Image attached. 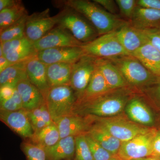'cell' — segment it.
Segmentation results:
<instances>
[{"instance_id": "obj_1", "label": "cell", "mask_w": 160, "mask_h": 160, "mask_svg": "<svg viewBox=\"0 0 160 160\" xmlns=\"http://www.w3.org/2000/svg\"><path fill=\"white\" fill-rule=\"evenodd\" d=\"M66 8L73 9L90 22L99 35L115 31L129 22L109 13L94 2L87 0L62 1Z\"/></svg>"}, {"instance_id": "obj_2", "label": "cell", "mask_w": 160, "mask_h": 160, "mask_svg": "<svg viewBox=\"0 0 160 160\" xmlns=\"http://www.w3.org/2000/svg\"><path fill=\"white\" fill-rule=\"evenodd\" d=\"M130 91L129 88L111 90L78 106L74 113L99 118L117 116L125 109L131 99Z\"/></svg>"}, {"instance_id": "obj_3", "label": "cell", "mask_w": 160, "mask_h": 160, "mask_svg": "<svg viewBox=\"0 0 160 160\" xmlns=\"http://www.w3.org/2000/svg\"><path fill=\"white\" fill-rule=\"evenodd\" d=\"M117 67L130 87L149 88L160 81V77L147 69L132 55L108 59Z\"/></svg>"}, {"instance_id": "obj_4", "label": "cell", "mask_w": 160, "mask_h": 160, "mask_svg": "<svg viewBox=\"0 0 160 160\" xmlns=\"http://www.w3.org/2000/svg\"><path fill=\"white\" fill-rule=\"evenodd\" d=\"M78 98L69 85L50 88L45 98L46 106L52 121L74 113Z\"/></svg>"}, {"instance_id": "obj_5", "label": "cell", "mask_w": 160, "mask_h": 160, "mask_svg": "<svg viewBox=\"0 0 160 160\" xmlns=\"http://www.w3.org/2000/svg\"><path fill=\"white\" fill-rule=\"evenodd\" d=\"M57 16V26L68 30L81 42L89 43L99 36L90 22L73 9L65 8Z\"/></svg>"}, {"instance_id": "obj_6", "label": "cell", "mask_w": 160, "mask_h": 160, "mask_svg": "<svg viewBox=\"0 0 160 160\" xmlns=\"http://www.w3.org/2000/svg\"><path fill=\"white\" fill-rule=\"evenodd\" d=\"M90 117L93 122L102 126L122 142L140 135L146 134L155 128L141 126L132 122L129 118L120 115L108 118Z\"/></svg>"}, {"instance_id": "obj_7", "label": "cell", "mask_w": 160, "mask_h": 160, "mask_svg": "<svg viewBox=\"0 0 160 160\" xmlns=\"http://www.w3.org/2000/svg\"><path fill=\"white\" fill-rule=\"evenodd\" d=\"M85 55L99 58H111L130 55L120 42L116 31L99 36L93 41L82 46Z\"/></svg>"}, {"instance_id": "obj_8", "label": "cell", "mask_w": 160, "mask_h": 160, "mask_svg": "<svg viewBox=\"0 0 160 160\" xmlns=\"http://www.w3.org/2000/svg\"><path fill=\"white\" fill-rule=\"evenodd\" d=\"M157 128L122 144L118 155L123 160L138 159L151 156L152 143Z\"/></svg>"}, {"instance_id": "obj_9", "label": "cell", "mask_w": 160, "mask_h": 160, "mask_svg": "<svg viewBox=\"0 0 160 160\" xmlns=\"http://www.w3.org/2000/svg\"><path fill=\"white\" fill-rule=\"evenodd\" d=\"M97 58L90 56L84 55L72 64L69 86L74 90L78 99L85 91L97 68Z\"/></svg>"}, {"instance_id": "obj_10", "label": "cell", "mask_w": 160, "mask_h": 160, "mask_svg": "<svg viewBox=\"0 0 160 160\" xmlns=\"http://www.w3.org/2000/svg\"><path fill=\"white\" fill-rule=\"evenodd\" d=\"M58 20L57 15L50 16L49 9L28 15L25 29L26 38L32 42H37L57 25Z\"/></svg>"}, {"instance_id": "obj_11", "label": "cell", "mask_w": 160, "mask_h": 160, "mask_svg": "<svg viewBox=\"0 0 160 160\" xmlns=\"http://www.w3.org/2000/svg\"><path fill=\"white\" fill-rule=\"evenodd\" d=\"M33 44L37 52L57 47H81L85 44L77 40L68 30L58 26Z\"/></svg>"}, {"instance_id": "obj_12", "label": "cell", "mask_w": 160, "mask_h": 160, "mask_svg": "<svg viewBox=\"0 0 160 160\" xmlns=\"http://www.w3.org/2000/svg\"><path fill=\"white\" fill-rule=\"evenodd\" d=\"M0 47L4 56L13 64L29 60L36 56L38 53L33 42L26 37L1 43Z\"/></svg>"}, {"instance_id": "obj_13", "label": "cell", "mask_w": 160, "mask_h": 160, "mask_svg": "<svg viewBox=\"0 0 160 160\" xmlns=\"http://www.w3.org/2000/svg\"><path fill=\"white\" fill-rule=\"evenodd\" d=\"M125 111L129 119L139 125L147 127L156 128L160 120L149 106L138 97L132 98L127 103Z\"/></svg>"}, {"instance_id": "obj_14", "label": "cell", "mask_w": 160, "mask_h": 160, "mask_svg": "<svg viewBox=\"0 0 160 160\" xmlns=\"http://www.w3.org/2000/svg\"><path fill=\"white\" fill-rule=\"evenodd\" d=\"M85 52L81 47H62L45 49L38 52L37 58L47 65L55 63L73 64Z\"/></svg>"}, {"instance_id": "obj_15", "label": "cell", "mask_w": 160, "mask_h": 160, "mask_svg": "<svg viewBox=\"0 0 160 160\" xmlns=\"http://www.w3.org/2000/svg\"><path fill=\"white\" fill-rule=\"evenodd\" d=\"M84 118L73 113L60 118L55 123L59 131L60 138L76 137L88 133L93 123L90 116Z\"/></svg>"}, {"instance_id": "obj_16", "label": "cell", "mask_w": 160, "mask_h": 160, "mask_svg": "<svg viewBox=\"0 0 160 160\" xmlns=\"http://www.w3.org/2000/svg\"><path fill=\"white\" fill-rule=\"evenodd\" d=\"M0 120L12 131L20 136L29 138L33 134V129L27 115V110L0 111Z\"/></svg>"}, {"instance_id": "obj_17", "label": "cell", "mask_w": 160, "mask_h": 160, "mask_svg": "<svg viewBox=\"0 0 160 160\" xmlns=\"http://www.w3.org/2000/svg\"><path fill=\"white\" fill-rule=\"evenodd\" d=\"M116 34L120 42L130 55L149 42L142 32L132 27L129 22L117 30Z\"/></svg>"}, {"instance_id": "obj_18", "label": "cell", "mask_w": 160, "mask_h": 160, "mask_svg": "<svg viewBox=\"0 0 160 160\" xmlns=\"http://www.w3.org/2000/svg\"><path fill=\"white\" fill-rule=\"evenodd\" d=\"M25 64L28 79L39 89L45 98L51 88L47 79V65L36 56L26 60Z\"/></svg>"}, {"instance_id": "obj_19", "label": "cell", "mask_w": 160, "mask_h": 160, "mask_svg": "<svg viewBox=\"0 0 160 160\" xmlns=\"http://www.w3.org/2000/svg\"><path fill=\"white\" fill-rule=\"evenodd\" d=\"M16 88L22 98L23 109L31 111L46 103L42 93L28 78L20 81Z\"/></svg>"}, {"instance_id": "obj_20", "label": "cell", "mask_w": 160, "mask_h": 160, "mask_svg": "<svg viewBox=\"0 0 160 160\" xmlns=\"http://www.w3.org/2000/svg\"><path fill=\"white\" fill-rule=\"evenodd\" d=\"M97 64L98 69L111 90L130 88L122 74L110 60L98 58Z\"/></svg>"}, {"instance_id": "obj_21", "label": "cell", "mask_w": 160, "mask_h": 160, "mask_svg": "<svg viewBox=\"0 0 160 160\" xmlns=\"http://www.w3.org/2000/svg\"><path fill=\"white\" fill-rule=\"evenodd\" d=\"M111 90H112L109 89L106 80L97 67L88 86L82 96L78 99L76 108Z\"/></svg>"}, {"instance_id": "obj_22", "label": "cell", "mask_w": 160, "mask_h": 160, "mask_svg": "<svg viewBox=\"0 0 160 160\" xmlns=\"http://www.w3.org/2000/svg\"><path fill=\"white\" fill-rule=\"evenodd\" d=\"M129 23L140 30L160 27V10L138 6Z\"/></svg>"}, {"instance_id": "obj_23", "label": "cell", "mask_w": 160, "mask_h": 160, "mask_svg": "<svg viewBox=\"0 0 160 160\" xmlns=\"http://www.w3.org/2000/svg\"><path fill=\"white\" fill-rule=\"evenodd\" d=\"M87 134L113 155H118L122 142L118 139L102 126L95 123Z\"/></svg>"}, {"instance_id": "obj_24", "label": "cell", "mask_w": 160, "mask_h": 160, "mask_svg": "<svg viewBox=\"0 0 160 160\" xmlns=\"http://www.w3.org/2000/svg\"><path fill=\"white\" fill-rule=\"evenodd\" d=\"M44 149L47 160H71L75 153V137L61 138L54 146Z\"/></svg>"}, {"instance_id": "obj_25", "label": "cell", "mask_w": 160, "mask_h": 160, "mask_svg": "<svg viewBox=\"0 0 160 160\" xmlns=\"http://www.w3.org/2000/svg\"><path fill=\"white\" fill-rule=\"evenodd\" d=\"M136 58L153 74L160 77V52L149 42L135 52Z\"/></svg>"}, {"instance_id": "obj_26", "label": "cell", "mask_w": 160, "mask_h": 160, "mask_svg": "<svg viewBox=\"0 0 160 160\" xmlns=\"http://www.w3.org/2000/svg\"><path fill=\"white\" fill-rule=\"evenodd\" d=\"M72 64L55 63L47 66V77L50 88L69 85L72 71Z\"/></svg>"}, {"instance_id": "obj_27", "label": "cell", "mask_w": 160, "mask_h": 160, "mask_svg": "<svg viewBox=\"0 0 160 160\" xmlns=\"http://www.w3.org/2000/svg\"><path fill=\"white\" fill-rule=\"evenodd\" d=\"M60 134L55 123L34 132L29 142L44 149L54 146L59 141Z\"/></svg>"}, {"instance_id": "obj_28", "label": "cell", "mask_w": 160, "mask_h": 160, "mask_svg": "<svg viewBox=\"0 0 160 160\" xmlns=\"http://www.w3.org/2000/svg\"><path fill=\"white\" fill-rule=\"evenodd\" d=\"M26 61L14 63L0 72V86L7 85L16 86L20 81L28 78Z\"/></svg>"}, {"instance_id": "obj_29", "label": "cell", "mask_w": 160, "mask_h": 160, "mask_svg": "<svg viewBox=\"0 0 160 160\" xmlns=\"http://www.w3.org/2000/svg\"><path fill=\"white\" fill-rule=\"evenodd\" d=\"M27 12L22 2L16 6L0 11V30L17 22L27 15Z\"/></svg>"}, {"instance_id": "obj_30", "label": "cell", "mask_w": 160, "mask_h": 160, "mask_svg": "<svg viewBox=\"0 0 160 160\" xmlns=\"http://www.w3.org/2000/svg\"><path fill=\"white\" fill-rule=\"evenodd\" d=\"M28 16H25L13 25L0 30L1 43L25 37L26 21Z\"/></svg>"}, {"instance_id": "obj_31", "label": "cell", "mask_w": 160, "mask_h": 160, "mask_svg": "<svg viewBox=\"0 0 160 160\" xmlns=\"http://www.w3.org/2000/svg\"><path fill=\"white\" fill-rule=\"evenodd\" d=\"M74 160H94L86 135L75 137V153Z\"/></svg>"}, {"instance_id": "obj_32", "label": "cell", "mask_w": 160, "mask_h": 160, "mask_svg": "<svg viewBox=\"0 0 160 160\" xmlns=\"http://www.w3.org/2000/svg\"><path fill=\"white\" fill-rule=\"evenodd\" d=\"M27 160H47L45 149L29 142H23L21 145Z\"/></svg>"}, {"instance_id": "obj_33", "label": "cell", "mask_w": 160, "mask_h": 160, "mask_svg": "<svg viewBox=\"0 0 160 160\" xmlns=\"http://www.w3.org/2000/svg\"><path fill=\"white\" fill-rule=\"evenodd\" d=\"M86 137L94 160H110L115 156L104 149L89 134H86Z\"/></svg>"}, {"instance_id": "obj_34", "label": "cell", "mask_w": 160, "mask_h": 160, "mask_svg": "<svg viewBox=\"0 0 160 160\" xmlns=\"http://www.w3.org/2000/svg\"><path fill=\"white\" fill-rule=\"evenodd\" d=\"M22 109H23L22 102L16 88L10 98L0 102V111H15Z\"/></svg>"}, {"instance_id": "obj_35", "label": "cell", "mask_w": 160, "mask_h": 160, "mask_svg": "<svg viewBox=\"0 0 160 160\" xmlns=\"http://www.w3.org/2000/svg\"><path fill=\"white\" fill-rule=\"evenodd\" d=\"M29 119H37L44 121L48 126L54 123L52 121L46 103L31 111H27Z\"/></svg>"}, {"instance_id": "obj_36", "label": "cell", "mask_w": 160, "mask_h": 160, "mask_svg": "<svg viewBox=\"0 0 160 160\" xmlns=\"http://www.w3.org/2000/svg\"><path fill=\"white\" fill-rule=\"evenodd\" d=\"M115 2L121 14L131 21L138 6L137 1L116 0Z\"/></svg>"}, {"instance_id": "obj_37", "label": "cell", "mask_w": 160, "mask_h": 160, "mask_svg": "<svg viewBox=\"0 0 160 160\" xmlns=\"http://www.w3.org/2000/svg\"><path fill=\"white\" fill-rule=\"evenodd\" d=\"M149 43L160 52V27L141 30Z\"/></svg>"}, {"instance_id": "obj_38", "label": "cell", "mask_w": 160, "mask_h": 160, "mask_svg": "<svg viewBox=\"0 0 160 160\" xmlns=\"http://www.w3.org/2000/svg\"><path fill=\"white\" fill-rule=\"evenodd\" d=\"M148 94L155 106L160 111V81L147 89Z\"/></svg>"}, {"instance_id": "obj_39", "label": "cell", "mask_w": 160, "mask_h": 160, "mask_svg": "<svg viewBox=\"0 0 160 160\" xmlns=\"http://www.w3.org/2000/svg\"><path fill=\"white\" fill-rule=\"evenodd\" d=\"M94 2L103 7L105 10L111 14L116 15L118 8L115 1L112 0H94Z\"/></svg>"}, {"instance_id": "obj_40", "label": "cell", "mask_w": 160, "mask_h": 160, "mask_svg": "<svg viewBox=\"0 0 160 160\" xmlns=\"http://www.w3.org/2000/svg\"><path fill=\"white\" fill-rule=\"evenodd\" d=\"M16 86L12 85H4L0 86V102L9 99L13 95Z\"/></svg>"}, {"instance_id": "obj_41", "label": "cell", "mask_w": 160, "mask_h": 160, "mask_svg": "<svg viewBox=\"0 0 160 160\" xmlns=\"http://www.w3.org/2000/svg\"><path fill=\"white\" fill-rule=\"evenodd\" d=\"M137 5L143 8L160 10V0H138Z\"/></svg>"}, {"instance_id": "obj_42", "label": "cell", "mask_w": 160, "mask_h": 160, "mask_svg": "<svg viewBox=\"0 0 160 160\" xmlns=\"http://www.w3.org/2000/svg\"><path fill=\"white\" fill-rule=\"evenodd\" d=\"M151 156L160 157V128L158 129L153 139Z\"/></svg>"}, {"instance_id": "obj_43", "label": "cell", "mask_w": 160, "mask_h": 160, "mask_svg": "<svg viewBox=\"0 0 160 160\" xmlns=\"http://www.w3.org/2000/svg\"><path fill=\"white\" fill-rule=\"evenodd\" d=\"M21 2L19 0H0V11L16 6Z\"/></svg>"}, {"instance_id": "obj_44", "label": "cell", "mask_w": 160, "mask_h": 160, "mask_svg": "<svg viewBox=\"0 0 160 160\" xmlns=\"http://www.w3.org/2000/svg\"><path fill=\"white\" fill-rule=\"evenodd\" d=\"M13 63L9 62L5 56L0 57V72L12 65Z\"/></svg>"}, {"instance_id": "obj_45", "label": "cell", "mask_w": 160, "mask_h": 160, "mask_svg": "<svg viewBox=\"0 0 160 160\" xmlns=\"http://www.w3.org/2000/svg\"><path fill=\"white\" fill-rule=\"evenodd\" d=\"M132 160H160V157H158L149 156L148 157L138 159Z\"/></svg>"}, {"instance_id": "obj_46", "label": "cell", "mask_w": 160, "mask_h": 160, "mask_svg": "<svg viewBox=\"0 0 160 160\" xmlns=\"http://www.w3.org/2000/svg\"><path fill=\"white\" fill-rule=\"evenodd\" d=\"M110 160H123L121 158L119 157L118 156L116 155L113 158L110 159Z\"/></svg>"}, {"instance_id": "obj_47", "label": "cell", "mask_w": 160, "mask_h": 160, "mask_svg": "<svg viewBox=\"0 0 160 160\" xmlns=\"http://www.w3.org/2000/svg\"></svg>"}]
</instances>
